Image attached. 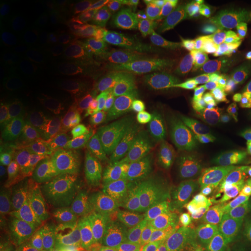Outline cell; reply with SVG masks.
Instances as JSON below:
<instances>
[{
	"mask_svg": "<svg viewBox=\"0 0 251 251\" xmlns=\"http://www.w3.org/2000/svg\"><path fill=\"white\" fill-rule=\"evenodd\" d=\"M238 224L242 230L243 229L251 230V197L241 208L240 214H238Z\"/></svg>",
	"mask_w": 251,
	"mask_h": 251,
	"instance_id": "28",
	"label": "cell"
},
{
	"mask_svg": "<svg viewBox=\"0 0 251 251\" xmlns=\"http://www.w3.org/2000/svg\"><path fill=\"white\" fill-rule=\"evenodd\" d=\"M241 246L243 248V251H251V233L244 238Z\"/></svg>",
	"mask_w": 251,
	"mask_h": 251,
	"instance_id": "29",
	"label": "cell"
},
{
	"mask_svg": "<svg viewBox=\"0 0 251 251\" xmlns=\"http://www.w3.org/2000/svg\"><path fill=\"white\" fill-rule=\"evenodd\" d=\"M97 251H147L143 248L129 242L119 240L118 237L105 236L101 241L94 244Z\"/></svg>",
	"mask_w": 251,
	"mask_h": 251,
	"instance_id": "26",
	"label": "cell"
},
{
	"mask_svg": "<svg viewBox=\"0 0 251 251\" xmlns=\"http://www.w3.org/2000/svg\"><path fill=\"white\" fill-rule=\"evenodd\" d=\"M242 28L240 25L218 26L201 33L193 41L183 43L176 51L199 61H211L231 48Z\"/></svg>",
	"mask_w": 251,
	"mask_h": 251,
	"instance_id": "9",
	"label": "cell"
},
{
	"mask_svg": "<svg viewBox=\"0 0 251 251\" xmlns=\"http://www.w3.org/2000/svg\"><path fill=\"white\" fill-rule=\"evenodd\" d=\"M235 7L231 1H207L191 7L185 13L184 29L185 35L196 33H205L218 27L226 15Z\"/></svg>",
	"mask_w": 251,
	"mask_h": 251,
	"instance_id": "13",
	"label": "cell"
},
{
	"mask_svg": "<svg viewBox=\"0 0 251 251\" xmlns=\"http://www.w3.org/2000/svg\"><path fill=\"white\" fill-rule=\"evenodd\" d=\"M249 23H251V0L235 6L226 15L219 26H228V25H240V26H244V25Z\"/></svg>",
	"mask_w": 251,
	"mask_h": 251,
	"instance_id": "25",
	"label": "cell"
},
{
	"mask_svg": "<svg viewBox=\"0 0 251 251\" xmlns=\"http://www.w3.org/2000/svg\"><path fill=\"white\" fill-rule=\"evenodd\" d=\"M243 142H244V143H246V144H248V146H249V147H250V148H251V137H250V139H248V140H246V141H243Z\"/></svg>",
	"mask_w": 251,
	"mask_h": 251,
	"instance_id": "31",
	"label": "cell"
},
{
	"mask_svg": "<svg viewBox=\"0 0 251 251\" xmlns=\"http://www.w3.org/2000/svg\"><path fill=\"white\" fill-rule=\"evenodd\" d=\"M122 40L118 33L106 34L89 52V62L97 67H109L117 61L121 51Z\"/></svg>",
	"mask_w": 251,
	"mask_h": 251,
	"instance_id": "18",
	"label": "cell"
},
{
	"mask_svg": "<svg viewBox=\"0 0 251 251\" xmlns=\"http://www.w3.org/2000/svg\"><path fill=\"white\" fill-rule=\"evenodd\" d=\"M121 84L112 77H103L97 83V102L102 112L111 113L120 107Z\"/></svg>",
	"mask_w": 251,
	"mask_h": 251,
	"instance_id": "20",
	"label": "cell"
},
{
	"mask_svg": "<svg viewBox=\"0 0 251 251\" xmlns=\"http://www.w3.org/2000/svg\"><path fill=\"white\" fill-rule=\"evenodd\" d=\"M171 65L181 85L193 96H226L234 92L246 65L221 59L199 61L175 51Z\"/></svg>",
	"mask_w": 251,
	"mask_h": 251,
	"instance_id": "2",
	"label": "cell"
},
{
	"mask_svg": "<svg viewBox=\"0 0 251 251\" xmlns=\"http://www.w3.org/2000/svg\"><path fill=\"white\" fill-rule=\"evenodd\" d=\"M229 54L240 64L251 68V23L244 25Z\"/></svg>",
	"mask_w": 251,
	"mask_h": 251,
	"instance_id": "22",
	"label": "cell"
},
{
	"mask_svg": "<svg viewBox=\"0 0 251 251\" xmlns=\"http://www.w3.org/2000/svg\"><path fill=\"white\" fill-rule=\"evenodd\" d=\"M65 64V54L59 43L50 39L33 42L26 52V65L29 74L39 80L57 77Z\"/></svg>",
	"mask_w": 251,
	"mask_h": 251,
	"instance_id": "11",
	"label": "cell"
},
{
	"mask_svg": "<svg viewBox=\"0 0 251 251\" xmlns=\"http://www.w3.org/2000/svg\"><path fill=\"white\" fill-rule=\"evenodd\" d=\"M241 233V227L230 229L227 233H219L200 246L188 247L187 251H231L240 240Z\"/></svg>",
	"mask_w": 251,
	"mask_h": 251,
	"instance_id": "21",
	"label": "cell"
},
{
	"mask_svg": "<svg viewBox=\"0 0 251 251\" xmlns=\"http://www.w3.org/2000/svg\"><path fill=\"white\" fill-rule=\"evenodd\" d=\"M124 47L130 62L139 63L146 58L150 48V36L143 25L129 24L124 31Z\"/></svg>",
	"mask_w": 251,
	"mask_h": 251,
	"instance_id": "16",
	"label": "cell"
},
{
	"mask_svg": "<svg viewBox=\"0 0 251 251\" xmlns=\"http://www.w3.org/2000/svg\"><path fill=\"white\" fill-rule=\"evenodd\" d=\"M9 213L17 224L30 228L45 225L57 215L55 200L39 190L24 191L12 200Z\"/></svg>",
	"mask_w": 251,
	"mask_h": 251,
	"instance_id": "6",
	"label": "cell"
},
{
	"mask_svg": "<svg viewBox=\"0 0 251 251\" xmlns=\"http://www.w3.org/2000/svg\"><path fill=\"white\" fill-rule=\"evenodd\" d=\"M231 251H243V248H242V246H241V244H236V246L233 248V250H231Z\"/></svg>",
	"mask_w": 251,
	"mask_h": 251,
	"instance_id": "30",
	"label": "cell"
},
{
	"mask_svg": "<svg viewBox=\"0 0 251 251\" xmlns=\"http://www.w3.org/2000/svg\"><path fill=\"white\" fill-rule=\"evenodd\" d=\"M162 118L158 112L151 109H141L135 112L126 120L125 127L134 141H144L158 134L162 126Z\"/></svg>",
	"mask_w": 251,
	"mask_h": 251,
	"instance_id": "15",
	"label": "cell"
},
{
	"mask_svg": "<svg viewBox=\"0 0 251 251\" xmlns=\"http://www.w3.org/2000/svg\"><path fill=\"white\" fill-rule=\"evenodd\" d=\"M214 165L197 155L155 157L147 163L146 175L157 186L187 188L213 183L216 179Z\"/></svg>",
	"mask_w": 251,
	"mask_h": 251,
	"instance_id": "4",
	"label": "cell"
},
{
	"mask_svg": "<svg viewBox=\"0 0 251 251\" xmlns=\"http://www.w3.org/2000/svg\"><path fill=\"white\" fill-rule=\"evenodd\" d=\"M70 125L68 118L61 113H48V114L39 115L34 121V127L40 134L57 133L64 131Z\"/></svg>",
	"mask_w": 251,
	"mask_h": 251,
	"instance_id": "24",
	"label": "cell"
},
{
	"mask_svg": "<svg viewBox=\"0 0 251 251\" xmlns=\"http://www.w3.org/2000/svg\"><path fill=\"white\" fill-rule=\"evenodd\" d=\"M158 139L169 148L193 149L212 163L233 156L231 136L216 124L208 106L183 101L162 122Z\"/></svg>",
	"mask_w": 251,
	"mask_h": 251,
	"instance_id": "1",
	"label": "cell"
},
{
	"mask_svg": "<svg viewBox=\"0 0 251 251\" xmlns=\"http://www.w3.org/2000/svg\"><path fill=\"white\" fill-rule=\"evenodd\" d=\"M143 106H146V89L133 81L122 83L120 108L140 109Z\"/></svg>",
	"mask_w": 251,
	"mask_h": 251,
	"instance_id": "23",
	"label": "cell"
},
{
	"mask_svg": "<svg viewBox=\"0 0 251 251\" xmlns=\"http://www.w3.org/2000/svg\"><path fill=\"white\" fill-rule=\"evenodd\" d=\"M233 93L242 100H251V68L246 67L240 75Z\"/></svg>",
	"mask_w": 251,
	"mask_h": 251,
	"instance_id": "27",
	"label": "cell"
},
{
	"mask_svg": "<svg viewBox=\"0 0 251 251\" xmlns=\"http://www.w3.org/2000/svg\"><path fill=\"white\" fill-rule=\"evenodd\" d=\"M181 102L179 89L170 84H156L146 89V106L153 112L175 109Z\"/></svg>",
	"mask_w": 251,
	"mask_h": 251,
	"instance_id": "17",
	"label": "cell"
},
{
	"mask_svg": "<svg viewBox=\"0 0 251 251\" xmlns=\"http://www.w3.org/2000/svg\"><path fill=\"white\" fill-rule=\"evenodd\" d=\"M26 27V18L20 9L5 7L0 15V42L1 46L14 43L24 34Z\"/></svg>",
	"mask_w": 251,
	"mask_h": 251,
	"instance_id": "19",
	"label": "cell"
},
{
	"mask_svg": "<svg viewBox=\"0 0 251 251\" xmlns=\"http://www.w3.org/2000/svg\"><path fill=\"white\" fill-rule=\"evenodd\" d=\"M216 124L231 137L242 141L251 137V100H242L234 93L221 96L208 106Z\"/></svg>",
	"mask_w": 251,
	"mask_h": 251,
	"instance_id": "5",
	"label": "cell"
},
{
	"mask_svg": "<svg viewBox=\"0 0 251 251\" xmlns=\"http://www.w3.org/2000/svg\"><path fill=\"white\" fill-rule=\"evenodd\" d=\"M155 224L177 235L180 240L192 242L213 227L214 211L206 203L194 199H168L156 202L149 211Z\"/></svg>",
	"mask_w": 251,
	"mask_h": 251,
	"instance_id": "3",
	"label": "cell"
},
{
	"mask_svg": "<svg viewBox=\"0 0 251 251\" xmlns=\"http://www.w3.org/2000/svg\"><path fill=\"white\" fill-rule=\"evenodd\" d=\"M46 165L51 177L61 185L78 187L89 180L92 169L80 158L79 153L68 148H58L49 151Z\"/></svg>",
	"mask_w": 251,
	"mask_h": 251,
	"instance_id": "10",
	"label": "cell"
},
{
	"mask_svg": "<svg viewBox=\"0 0 251 251\" xmlns=\"http://www.w3.org/2000/svg\"><path fill=\"white\" fill-rule=\"evenodd\" d=\"M63 139L75 152L91 158H101L107 156L111 150V141L107 135L89 122H70L63 131Z\"/></svg>",
	"mask_w": 251,
	"mask_h": 251,
	"instance_id": "12",
	"label": "cell"
},
{
	"mask_svg": "<svg viewBox=\"0 0 251 251\" xmlns=\"http://www.w3.org/2000/svg\"><path fill=\"white\" fill-rule=\"evenodd\" d=\"M1 97L6 108L18 117H39L46 106L45 97L35 85L15 76L2 78Z\"/></svg>",
	"mask_w": 251,
	"mask_h": 251,
	"instance_id": "7",
	"label": "cell"
},
{
	"mask_svg": "<svg viewBox=\"0 0 251 251\" xmlns=\"http://www.w3.org/2000/svg\"><path fill=\"white\" fill-rule=\"evenodd\" d=\"M5 150L9 156L21 162H34L46 158L48 142L42 134L28 130H13L5 139Z\"/></svg>",
	"mask_w": 251,
	"mask_h": 251,
	"instance_id": "14",
	"label": "cell"
},
{
	"mask_svg": "<svg viewBox=\"0 0 251 251\" xmlns=\"http://www.w3.org/2000/svg\"><path fill=\"white\" fill-rule=\"evenodd\" d=\"M97 83L84 72L65 75L55 86L56 102L65 112L84 111L97 101Z\"/></svg>",
	"mask_w": 251,
	"mask_h": 251,
	"instance_id": "8",
	"label": "cell"
}]
</instances>
